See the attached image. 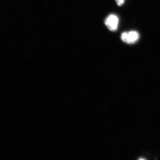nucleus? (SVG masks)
<instances>
[{"instance_id": "obj_1", "label": "nucleus", "mask_w": 160, "mask_h": 160, "mask_svg": "<svg viewBox=\"0 0 160 160\" xmlns=\"http://www.w3.org/2000/svg\"><path fill=\"white\" fill-rule=\"evenodd\" d=\"M139 38V34L138 32L131 31L124 32L121 35V39L123 42L128 44L136 42Z\"/></svg>"}, {"instance_id": "obj_2", "label": "nucleus", "mask_w": 160, "mask_h": 160, "mask_svg": "<svg viewBox=\"0 0 160 160\" xmlns=\"http://www.w3.org/2000/svg\"><path fill=\"white\" fill-rule=\"evenodd\" d=\"M118 22V18L115 14L109 15L105 22L107 28L112 31H115L117 29Z\"/></svg>"}, {"instance_id": "obj_3", "label": "nucleus", "mask_w": 160, "mask_h": 160, "mask_svg": "<svg viewBox=\"0 0 160 160\" xmlns=\"http://www.w3.org/2000/svg\"><path fill=\"white\" fill-rule=\"evenodd\" d=\"M115 1L118 6H122L125 2V0H115Z\"/></svg>"}]
</instances>
